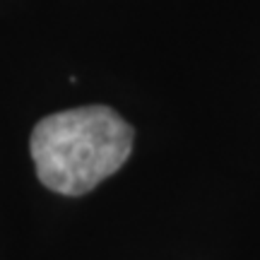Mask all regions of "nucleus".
I'll return each mask as SVG.
<instances>
[{
	"label": "nucleus",
	"instance_id": "nucleus-1",
	"mask_svg": "<svg viewBox=\"0 0 260 260\" xmlns=\"http://www.w3.org/2000/svg\"><path fill=\"white\" fill-rule=\"evenodd\" d=\"M135 133L109 106H80L34 125L29 149L39 181L60 195H84L113 176L133 152Z\"/></svg>",
	"mask_w": 260,
	"mask_h": 260
}]
</instances>
